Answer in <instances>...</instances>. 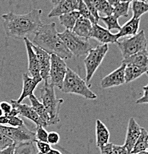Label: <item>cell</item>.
Here are the masks:
<instances>
[{
	"label": "cell",
	"mask_w": 148,
	"mask_h": 154,
	"mask_svg": "<svg viewBox=\"0 0 148 154\" xmlns=\"http://www.w3.org/2000/svg\"><path fill=\"white\" fill-rule=\"evenodd\" d=\"M148 53L147 50L140 51L127 59H123L122 63L125 65H133L140 67H147Z\"/></svg>",
	"instance_id": "22"
},
{
	"label": "cell",
	"mask_w": 148,
	"mask_h": 154,
	"mask_svg": "<svg viewBox=\"0 0 148 154\" xmlns=\"http://www.w3.org/2000/svg\"><path fill=\"white\" fill-rule=\"evenodd\" d=\"M48 154H62L61 152H60L59 150H55V149H51V150L48 153Z\"/></svg>",
	"instance_id": "45"
},
{
	"label": "cell",
	"mask_w": 148,
	"mask_h": 154,
	"mask_svg": "<svg viewBox=\"0 0 148 154\" xmlns=\"http://www.w3.org/2000/svg\"><path fill=\"white\" fill-rule=\"evenodd\" d=\"M37 152L34 142H27L16 144L13 154H36Z\"/></svg>",
	"instance_id": "27"
},
{
	"label": "cell",
	"mask_w": 148,
	"mask_h": 154,
	"mask_svg": "<svg viewBox=\"0 0 148 154\" xmlns=\"http://www.w3.org/2000/svg\"><path fill=\"white\" fill-rule=\"evenodd\" d=\"M108 50V45L101 44L95 48H91L87 53L83 61L86 68V81L87 82L92 79L93 75L102 63Z\"/></svg>",
	"instance_id": "7"
},
{
	"label": "cell",
	"mask_w": 148,
	"mask_h": 154,
	"mask_svg": "<svg viewBox=\"0 0 148 154\" xmlns=\"http://www.w3.org/2000/svg\"><path fill=\"white\" fill-rule=\"evenodd\" d=\"M0 107H1L2 110L4 115H8L9 113L11 112V109H12V105L9 102H5V101H2L0 102Z\"/></svg>",
	"instance_id": "39"
},
{
	"label": "cell",
	"mask_w": 148,
	"mask_h": 154,
	"mask_svg": "<svg viewBox=\"0 0 148 154\" xmlns=\"http://www.w3.org/2000/svg\"><path fill=\"white\" fill-rule=\"evenodd\" d=\"M78 0H59L58 2L54 5L52 10L49 12L48 17L53 18L67 13L78 11Z\"/></svg>",
	"instance_id": "14"
},
{
	"label": "cell",
	"mask_w": 148,
	"mask_h": 154,
	"mask_svg": "<svg viewBox=\"0 0 148 154\" xmlns=\"http://www.w3.org/2000/svg\"><path fill=\"white\" fill-rule=\"evenodd\" d=\"M133 1H140V2H147V0H132V2Z\"/></svg>",
	"instance_id": "50"
},
{
	"label": "cell",
	"mask_w": 148,
	"mask_h": 154,
	"mask_svg": "<svg viewBox=\"0 0 148 154\" xmlns=\"http://www.w3.org/2000/svg\"><path fill=\"white\" fill-rule=\"evenodd\" d=\"M0 130L16 144L34 142L36 140L35 133L30 131L25 124L17 128L8 125H0Z\"/></svg>",
	"instance_id": "8"
},
{
	"label": "cell",
	"mask_w": 148,
	"mask_h": 154,
	"mask_svg": "<svg viewBox=\"0 0 148 154\" xmlns=\"http://www.w3.org/2000/svg\"><path fill=\"white\" fill-rule=\"evenodd\" d=\"M13 144H14L13 141L3 134L0 130V150L5 149V147H8Z\"/></svg>",
	"instance_id": "35"
},
{
	"label": "cell",
	"mask_w": 148,
	"mask_h": 154,
	"mask_svg": "<svg viewBox=\"0 0 148 154\" xmlns=\"http://www.w3.org/2000/svg\"><path fill=\"white\" fill-rule=\"evenodd\" d=\"M147 85L144 86L142 88L143 91H144V94H143V96H141V98L137 99L136 101V104H147L148 102V99H147Z\"/></svg>",
	"instance_id": "40"
},
{
	"label": "cell",
	"mask_w": 148,
	"mask_h": 154,
	"mask_svg": "<svg viewBox=\"0 0 148 154\" xmlns=\"http://www.w3.org/2000/svg\"><path fill=\"white\" fill-rule=\"evenodd\" d=\"M132 0H119V2H131Z\"/></svg>",
	"instance_id": "46"
},
{
	"label": "cell",
	"mask_w": 148,
	"mask_h": 154,
	"mask_svg": "<svg viewBox=\"0 0 148 154\" xmlns=\"http://www.w3.org/2000/svg\"><path fill=\"white\" fill-rule=\"evenodd\" d=\"M80 17L78 11H72V12L67 13V14H63L60 16L59 22L63 27H65L66 30H72L74 26L75 25V22L78 20V19Z\"/></svg>",
	"instance_id": "24"
},
{
	"label": "cell",
	"mask_w": 148,
	"mask_h": 154,
	"mask_svg": "<svg viewBox=\"0 0 148 154\" xmlns=\"http://www.w3.org/2000/svg\"><path fill=\"white\" fill-rule=\"evenodd\" d=\"M60 91L65 94H73L83 96L86 99H97V95L90 90L86 82L69 67H67Z\"/></svg>",
	"instance_id": "3"
},
{
	"label": "cell",
	"mask_w": 148,
	"mask_h": 154,
	"mask_svg": "<svg viewBox=\"0 0 148 154\" xmlns=\"http://www.w3.org/2000/svg\"><path fill=\"white\" fill-rule=\"evenodd\" d=\"M139 24L140 19H136L134 17L130 19L123 26L121 27L118 33H115L118 39L119 38L124 37V36H132L136 35L139 28Z\"/></svg>",
	"instance_id": "20"
},
{
	"label": "cell",
	"mask_w": 148,
	"mask_h": 154,
	"mask_svg": "<svg viewBox=\"0 0 148 154\" xmlns=\"http://www.w3.org/2000/svg\"><path fill=\"white\" fill-rule=\"evenodd\" d=\"M41 9H33L26 14H16L13 12L3 14V27L8 36L19 39L29 38L35 35L43 25L41 20Z\"/></svg>",
	"instance_id": "1"
},
{
	"label": "cell",
	"mask_w": 148,
	"mask_h": 154,
	"mask_svg": "<svg viewBox=\"0 0 148 154\" xmlns=\"http://www.w3.org/2000/svg\"><path fill=\"white\" fill-rule=\"evenodd\" d=\"M92 28V24L89 19L80 17L75 22V25L72 31L80 37L89 39Z\"/></svg>",
	"instance_id": "18"
},
{
	"label": "cell",
	"mask_w": 148,
	"mask_h": 154,
	"mask_svg": "<svg viewBox=\"0 0 148 154\" xmlns=\"http://www.w3.org/2000/svg\"><path fill=\"white\" fill-rule=\"evenodd\" d=\"M22 82H23V85H22V93H21L18 99L16 100V102L17 103H22V101L25 98L29 97L31 95L34 94V91L37 88V86L38 85V84L40 83L37 80L32 78L27 73H25L22 74Z\"/></svg>",
	"instance_id": "17"
},
{
	"label": "cell",
	"mask_w": 148,
	"mask_h": 154,
	"mask_svg": "<svg viewBox=\"0 0 148 154\" xmlns=\"http://www.w3.org/2000/svg\"><path fill=\"white\" fill-rule=\"evenodd\" d=\"M106 1H107V2H108L109 4L113 8L119 2V0H106Z\"/></svg>",
	"instance_id": "44"
},
{
	"label": "cell",
	"mask_w": 148,
	"mask_h": 154,
	"mask_svg": "<svg viewBox=\"0 0 148 154\" xmlns=\"http://www.w3.org/2000/svg\"><path fill=\"white\" fill-rule=\"evenodd\" d=\"M148 148V134L144 128H141V133L137 141L135 143L130 154H134L141 151H147Z\"/></svg>",
	"instance_id": "25"
},
{
	"label": "cell",
	"mask_w": 148,
	"mask_h": 154,
	"mask_svg": "<svg viewBox=\"0 0 148 154\" xmlns=\"http://www.w3.org/2000/svg\"><path fill=\"white\" fill-rule=\"evenodd\" d=\"M28 98H29L31 104V107L36 112V113L40 117V119L42 120L45 127L49 126L50 118L49 113H48L47 110L45 108L43 104L41 103V102L36 97L34 94H32Z\"/></svg>",
	"instance_id": "19"
},
{
	"label": "cell",
	"mask_w": 148,
	"mask_h": 154,
	"mask_svg": "<svg viewBox=\"0 0 148 154\" xmlns=\"http://www.w3.org/2000/svg\"><path fill=\"white\" fill-rule=\"evenodd\" d=\"M125 64L122 63L120 67L116 70H113L107 76H104L101 80V87L103 89L120 86L125 83L124 79V68Z\"/></svg>",
	"instance_id": "11"
},
{
	"label": "cell",
	"mask_w": 148,
	"mask_h": 154,
	"mask_svg": "<svg viewBox=\"0 0 148 154\" xmlns=\"http://www.w3.org/2000/svg\"><path fill=\"white\" fill-rule=\"evenodd\" d=\"M78 13H79L80 17H83V18L85 19H89L92 25H95V24H98V22L95 19L94 17H93L92 15L91 14V13L89 12V11L88 10L86 5H85L83 0H78Z\"/></svg>",
	"instance_id": "31"
},
{
	"label": "cell",
	"mask_w": 148,
	"mask_h": 154,
	"mask_svg": "<svg viewBox=\"0 0 148 154\" xmlns=\"http://www.w3.org/2000/svg\"><path fill=\"white\" fill-rule=\"evenodd\" d=\"M50 1H51V2L54 5H56L57 2H58L59 0H50Z\"/></svg>",
	"instance_id": "47"
},
{
	"label": "cell",
	"mask_w": 148,
	"mask_h": 154,
	"mask_svg": "<svg viewBox=\"0 0 148 154\" xmlns=\"http://www.w3.org/2000/svg\"><path fill=\"white\" fill-rule=\"evenodd\" d=\"M36 142L37 149L38 152L41 154H48V153L51 150V144L48 143V142H41V141L35 140Z\"/></svg>",
	"instance_id": "33"
},
{
	"label": "cell",
	"mask_w": 148,
	"mask_h": 154,
	"mask_svg": "<svg viewBox=\"0 0 148 154\" xmlns=\"http://www.w3.org/2000/svg\"><path fill=\"white\" fill-rule=\"evenodd\" d=\"M91 2L98 13H102L106 16L112 14L113 7H112L106 0H91Z\"/></svg>",
	"instance_id": "28"
},
{
	"label": "cell",
	"mask_w": 148,
	"mask_h": 154,
	"mask_svg": "<svg viewBox=\"0 0 148 154\" xmlns=\"http://www.w3.org/2000/svg\"><path fill=\"white\" fill-rule=\"evenodd\" d=\"M83 2H84L85 5H86L88 10L89 11V12L91 13V14L92 15V17H94L95 19L98 22L100 20L99 14H98V12L97 11V10H96L95 8L94 5L92 4V2H91V0H83Z\"/></svg>",
	"instance_id": "34"
},
{
	"label": "cell",
	"mask_w": 148,
	"mask_h": 154,
	"mask_svg": "<svg viewBox=\"0 0 148 154\" xmlns=\"http://www.w3.org/2000/svg\"><path fill=\"white\" fill-rule=\"evenodd\" d=\"M31 42L49 54H55L65 60L71 59L73 56L58 36L54 22L42 25Z\"/></svg>",
	"instance_id": "2"
},
{
	"label": "cell",
	"mask_w": 148,
	"mask_h": 154,
	"mask_svg": "<svg viewBox=\"0 0 148 154\" xmlns=\"http://www.w3.org/2000/svg\"><path fill=\"white\" fill-rule=\"evenodd\" d=\"M60 139V135L58 133L52 131V132H50L48 134L47 142L51 144V145H52V144L54 145V144H57L59 143Z\"/></svg>",
	"instance_id": "36"
},
{
	"label": "cell",
	"mask_w": 148,
	"mask_h": 154,
	"mask_svg": "<svg viewBox=\"0 0 148 154\" xmlns=\"http://www.w3.org/2000/svg\"><path fill=\"white\" fill-rule=\"evenodd\" d=\"M67 65L64 59L55 54H51V65L49 70V79L51 84L60 90L63 86L67 70Z\"/></svg>",
	"instance_id": "9"
},
{
	"label": "cell",
	"mask_w": 148,
	"mask_h": 154,
	"mask_svg": "<svg viewBox=\"0 0 148 154\" xmlns=\"http://www.w3.org/2000/svg\"><path fill=\"white\" fill-rule=\"evenodd\" d=\"M58 36L69 52L75 57H83L87 54L91 48H92L89 39L80 37L72 30L66 29L62 33H58Z\"/></svg>",
	"instance_id": "5"
},
{
	"label": "cell",
	"mask_w": 148,
	"mask_h": 154,
	"mask_svg": "<svg viewBox=\"0 0 148 154\" xmlns=\"http://www.w3.org/2000/svg\"><path fill=\"white\" fill-rule=\"evenodd\" d=\"M39 100L49 113L50 118L49 125H52L59 123L60 107L63 102V99H57L56 96L54 86H53L49 82H44V85L40 89Z\"/></svg>",
	"instance_id": "4"
},
{
	"label": "cell",
	"mask_w": 148,
	"mask_h": 154,
	"mask_svg": "<svg viewBox=\"0 0 148 154\" xmlns=\"http://www.w3.org/2000/svg\"><path fill=\"white\" fill-rule=\"evenodd\" d=\"M8 123V116H0V125H7Z\"/></svg>",
	"instance_id": "42"
},
{
	"label": "cell",
	"mask_w": 148,
	"mask_h": 154,
	"mask_svg": "<svg viewBox=\"0 0 148 154\" xmlns=\"http://www.w3.org/2000/svg\"><path fill=\"white\" fill-rule=\"evenodd\" d=\"M32 48L37 57L40 66V73L42 79L46 82L49 79V70L51 65V54L32 44Z\"/></svg>",
	"instance_id": "12"
},
{
	"label": "cell",
	"mask_w": 148,
	"mask_h": 154,
	"mask_svg": "<svg viewBox=\"0 0 148 154\" xmlns=\"http://www.w3.org/2000/svg\"><path fill=\"white\" fill-rule=\"evenodd\" d=\"M147 72V67H140L133 65H126L124 68L125 83L131 82Z\"/></svg>",
	"instance_id": "23"
},
{
	"label": "cell",
	"mask_w": 148,
	"mask_h": 154,
	"mask_svg": "<svg viewBox=\"0 0 148 154\" xmlns=\"http://www.w3.org/2000/svg\"><path fill=\"white\" fill-rule=\"evenodd\" d=\"M2 115H4V113H3L1 107H0V116H2Z\"/></svg>",
	"instance_id": "49"
},
{
	"label": "cell",
	"mask_w": 148,
	"mask_h": 154,
	"mask_svg": "<svg viewBox=\"0 0 148 154\" xmlns=\"http://www.w3.org/2000/svg\"><path fill=\"white\" fill-rule=\"evenodd\" d=\"M8 116H19L18 110H17L15 107H12V109H11V112L9 113V114Z\"/></svg>",
	"instance_id": "43"
},
{
	"label": "cell",
	"mask_w": 148,
	"mask_h": 154,
	"mask_svg": "<svg viewBox=\"0 0 148 154\" xmlns=\"http://www.w3.org/2000/svg\"><path fill=\"white\" fill-rule=\"evenodd\" d=\"M96 144L99 148L109 143V131L108 128L100 119L96 120L95 124Z\"/></svg>",
	"instance_id": "21"
},
{
	"label": "cell",
	"mask_w": 148,
	"mask_h": 154,
	"mask_svg": "<svg viewBox=\"0 0 148 154\" xmlns=\"http://www.w3.org/2000/svg\"><path fill=\"white\" fill-rule=\"evenodd\" d=\"M11 104L13 107H15L18 110L19 115L22 116L32 121L34 123L37 125V127L42 126L45 128V125L43 124V122L40 119V117L38 116V115L37 114L36 112L32 108L31 106L26 105V104L17 103L16 100H14V99L11 100Z\"/></svg>",
	"instance_id": "16"
},
{
	"label": "cell",
	"mask_w": 148,
	"mask_h": 154,
	"mask_svg": "<svg viewBox=\"0 0 148 154\" xmlns=\"http://www.w3.org/2000/svg\"><path fill=\"white\" fill-rule=\"evenodd\" d=\"M15 144H13L8 147H5V149L0 150V154H13L14 153V147H15Z\"/></svg>",
	"instance_id": "41"
},
{
	"label": "cell",
	"mask_w": 148,
	"mask_h": 154,
	"mask_svg": "<svg viewBox=\"0 0 148 154\" xmlns=\"http://www.w3.org/2000/svg\"><path fill=\"white\" fill-rule=\"evenodd\" d=\"M112 152L113 154H130L124 145H116L112 144Z\"/></svg>",
	"instance_id": "38"
},
{
	"label": "cell",
	"mask_w": 148,
	"mask_h": 154,
	"mask_svg": "<svg viewBox=\"0 0 148 154\" xmlns=\"http://www.w3.org/2000/svg\"><path fill=\"white\" fill-rule=\"evenodd\" d=\"M48 134H49V133H48L47 131L45 129L44 127H37L36 133H35V138H36V140L47 142Z\"/></svg>",
	"instance_id": "32"
},
{
	"label": "cell",
	"mask_w": 148,
	"mask_h": 154,
	"mask_svg": "<svg viewBox=\"0 0 148 154\" xmlns=\"http://www.w3.org/2000/svg\"><path fill=\"white\" fill-rule=\"evenodd\" d=\"M130 5V2H118L113 8L112 14L118 19L120 17H127Z\"/></svg>",
	"instance_id": "29"
},
{
	"label": "cell",
	"mask_w": 148,
	"mask_h": 154,
	"mask_svg": "<svg viewBox=\"0 0 148 154\" xmlns=\"http://www.w3.org/2000/svg\"><path fill=\"white\" fill-rule=\"evenodd\" d=\"M132 11L133 13V17L134 18L140 19V17L143 14H146L148 11V5L145 2L140 1H133L131 2Z\"/></svg>",
	"instance_id": "26"
},
{
	"label": "cell",
	"mask_w": 148,
	"mask_h": 154,
	"mask_svg": "<svg viewBox=\"0 0 148 154\" xmlns=\"http://www.w3.org/2000/svg\"><path fill=\"white\" fill-rule=\"evenodd\" d=\"M141 127L138 124L137 122L134 119V118H130L129 119L127 130L126 139H125L124 146L130 153L133 150V147L135 143L137 141L140 133H141Z\"/></svg>",
	"instance_id": "15"
},
{
	"label": "cell",
	"mask_w": 148,
	"mask_h": 154,
	"mask_svg": "<svg viewBox=\"0 0 148 154\" xmlns=\"http://www.w3.org/2000/svg\"><path fill=\"white\" fill-rule=\"evenodd\" d=\"M25 42V48H26L27 54H28V70L30 73V76L34 78V79L37 80L38 82H41L43 81L40 73V66L39 62H38L37 57L36 54L32 48V42L30 41L29 38H23Z\"/></svg>",
	"instance_id": "10"
},
{
	"label": "cell",
	"mask_w": 148,
	"mask_h": 154,
	"mask_svg": "<svg viewBox=\"0 0 148 154\" xmlns=\"http://www.w3.org/2000/svg\"><path fill=\"white\" fill-rule=\"evenodd\" d=\"M36 154H41V153H39V152H38V151H37V153H36Z\"/></svg>",
	"instance_id": "51"
},
{
	"label": "cell",
	"mask_w": 148,
	"mask_h": 154,
	"mask_svg": "<svg viewBox=\"0 0 148 154\" xmlns=\"http://www.w3.org/2000/svg\"><path fill=\"white\" fill-rule=\"evenodd\" d=\"M117 45L121 51L124 59L140 51L147 50V39L143 30L130 38L117 42Z\"/></svg>",
	"instance_id": "6"
},
{
	"label": "cell",
	"mask_w": 148,
	"mask_h": 154,
	"mask_svg": "<svg viewBox=\"0 0 148 154\" xmlns=\"http://www.w3.org/2000/svg\"><path fill=\"white\" fill-rule=\"evenodd\" d=\"M90 38H93L102 44H109V43H116L118 38L116 35L111 33L107 29L103 28L98 24L92 25Z\"/></svg>",
	"instance_id": "13"
},
{
	"label": "cell",
	"mask_w": 148,
	"mask_h": 154,
	"mask_svg": "<svg viewBox=\"0 0 148 154\" xmlns=\"http://www.w3.org/2000/svg\"><path fill=\"white\" fill-rule=\"evenodd\" d=\"M8 125L11 127L17 128V127L22 126V125H24V122L19 116H8Z\"/></svg>",
	"instance_id": "37"
},
{
	"label": "cell",
	"mask_w": 148,
	"mask_h": 154,
	"mask_svg": "<svg viewBox=\"0 0 148 154\" xmlns=\"http://www.w3.org/2000/svg\"><path fill=\"white\" fill-rule=\"evenodd\" d=\"M134 154H148V153H147V151H141V152H138V153H136Z\"/></svg>",
	"instance_id": "48"
},
{
	"label": "cell",
	"mask_w": 148,
	"mask_h": 154,
	"mask_svg": "<svg viewBox=\"0 0 148 154\" xmlns=\"http://www.w3.org/2000/svg\"><path fill=\"white\" fill-rule=\"evenodd\" d=\"M100 19L104 22L107 26V29L108 30H120L121 25H119L118 19L115 17L113 14L106 16V17H100Z\"/></svg>",
	"instance_id": "30"
}]
</instances>
